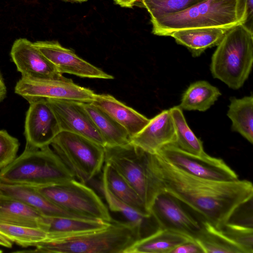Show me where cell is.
Segmentation results:
<instances>
[{"label":"cell","instance_id":"cell-33","mask_svg":"<svg viewBox=\"0 0 253 253\" xmlns=\"http://www.w3.org/2000/svg\"><path fill=\"white\" fill-rule=\"evenodd\" d=\"M19 146L16 138L5 130H0V170L16 159Z\"/></svg>","mask_w":253,"mask_h":253},{"label":"cell","instance_id":"cell-31","mask_svg":"<svg viewBox=\"0 0 253 253\" xmlns=\"http://www.w3.org/2000/svg\"><path fill=\"white\" fill-rule=\"evenodd\" d=\"M205 0H141L140 5L146 9L151 20L164 15L178 12Z\"/></svg>","mask_w":253,"mask_h":253},{"label":"cell","instance_id":"cell-32","mask_svg":"<svg viewBox=\"0 0 253 253\" xmlns=\"http://www.w3.org/2000/svg\"><path fill=\"white\" fill-rule=\"evenodd\" d=\"M220 231L238 245L245 253H253V228L227 222Z\"/></svg>","mask_w":253,"mask_h":253},{"label":"cell","instance_id":"cell-19","mask_svg":"<svg viewBox=\"0 0 253 253\" xmlns=\"http://www.w3.org/2000/svg\"><path fill=\"white\" fill-rule=\"evenodd\" d=\"M0 223L39 228L46 231V216L33 207L0 194Z\"/></svg>","mask_w":253,"mask_h":253},{"label":"cell","instance_id":"cell-7","mask_svg":"<svg viewBox=\"0 0 253 253\" xmlns=\"http://www.w3.org/2000/svg\"><path fill=\"white\" fill-rule=\"evenodd\" d=\"M50 145L75 178L85 184L105 163L104 147L79 134L60 131Z\"/></svg>","mask_w":253,"mask_h":253},{"label":"cell","instance_id":"cell-15","mask_svg":"<svg viewBox=\"0 0 253 253\" xmlns=\"http://www.w3.org/2000/svg\"><path fill=\"white\" fill-rule=\"evenodd\" d=\"M10 56L22 77L32 79H51L62 77L55 66L25 38L13 43Z\"/></svg>","mask_w":253,"mask_h":253},{"label":"cell","instance_id":"cell-20","mask_svg":"<svg viewBox=\"0 0 253 253\" xmlns=\"http://www.w3.org/2000/svg\"><path fill=\"white\" fill-rule=\"evenodd\" d=\"M230 29L204 27L182 29L172 32L170 36L178 44L186 46L195 57L207 48L217 46Z\"/></svg>","mask_w":253,"mask_h":253},{"label":"cell","instance_id":"cell-34","mask_svg":"<svg viewBox=\"0 0 253 253\" xmlns=\"http://www.w3.org/2000/svg\"><path fill=\"white\" fill-rule=\"evenodd\" d=\"M238 11L241 24L253 31V0H238Z\"/></svg>","mask_w":253,"mask_h":253},{"label":"cell","instance_id":"cell-9","mask_svg":"<svg viewBox=\"0 0 253 253\" xmlns=\"http://www.w3.org/2000/svg\"><path fill=\"white\" fill-rule=\"evenodd\" d=\"M14 90L29 103L41 98L91 103L96 94L92 90L80 86L63 76L51 79L22 77L17 82Z\"/></svg>","mask_w":253,"mask_h":253},{"label":"cell","instance_id":"cell-37","mask_svg":"<svg viewBox=\"0 0 253 253\" xmlns=\"http://www.w3.org/2000/svg\"><path fill=\"white\" fill-rule=\"evenodd\" d=\"M12 245L13 242L0 232V246L11 248L12 247Z\"/></svg>","mask_w":253,"mask_h":253},{"label":"cell","instance_id":"cell-4","mask_svg":"<svg viewBox=\"0 0 253 253\" xmlns=\"http://www.w3.org/2000/svg\"><path fill=\"white\" fill-rule=\"evenodd\" d=\"M75 178L50 145L25 148L19 156L0 170V182L35 187L62 183Z\"/></svg>","mask_w":253,"mask_h":253},{"label":"cell","instance_id":"cell-22","mask_svg":"<svg viewBox=\"0 0 253 253\" xmlns=\"http://www.w3.org/2000/svg\"><path fill=\"white\" fill-rule=\"evenodd\" d=\"M99 189L104 196L110 210L121 213L126 221L131 223L138 230L142 238L155 232L160 227L151 214L138 211L116 198L101 181Z\"/></svg>","mask_w":253,"mask_h":253},{"label":"cell","instance_id":"cell-38","mask_svg":"<svg viewBox=\"0 0 253 253\" xmlns=\"http://www.w3.org/2000/svg\"><path fill=\"white\" fill-rule=\"evenodd\" d=\"M6 94V88L0 73V102L5 97Z\"/></svg>","mask_w":253,"mask_h":253},{"label":"cell","instance_id":"cell-29","mask_svg":"<svg viewBox=\"0 0 253 253\" xmlns=\"http://www.w3.org/2000/svg\"><path fill=\"white\" fill-rule=\"evenodd\" d=\"M169 111L176 136V141L173 145L192 154L201 156L207 154L204 151L203 142L189 127L182 110L176 106L170 108Z\"/></svg>","mask_w":253,"mask_h":253},{"label":"cell","instance_id":"cell-18","mask_svg":"<svg viewBox=\"0 0 253 253\" xmlns=\"http://www.w3.org/2000/svg\"><path fill=\"white\" fill-rule=\"evenodd\" d=\"M109 115L128 132L130 138L138 133L150 119L108 94H96L91 102Z\"/></svg>","mask_w":253,"mask_h":253},{"label":"cell","instance_id":"cell-21","mask_svg":"<svg viewBox=\"0 0 253 253\" xmlns=\"http://www.w3.org/2000/svg\"><path fill=\"white\" fill-rule=\"evenodd\" d=\"M47 239L55 240L103 229L109 222L98 219L46 216Z\"/></svg>","mask_w":253,"mask_h":253},{"label":"cell","instance_id":"cell-1","mask_svg":"<svg viewBox=\"0 0 253 253\" xmlns=\"http://www.w3.org/2000/svg\"><path fill=\"white\" fill-rule=\"evenodd\" d=\"M155 186L191 209L199 220L220 230L242 205L253 198V185L247 180L218 181L191 175L158 154L149 155Z\"/></svg>","mask_w":253,"mask_h":253},{"label":"cell","instance_id":"cell-24","mask_svg":"<svg viewBox=\"0 0 253 253\" xmlns=\"http://www.w3.org/2000/svg\"><path fill=\"white\" fill-rule=\"evenodd\" d=\"M105 143V147L123 145L130 141L127 131L109 115L91 103H83Z\"/></svg>","mask_w":253,"mask_h":253},{"label":"cell","instance_id":"cell-14","mask_svg":"<svg viewBox=\"0 0 253 253\" xmlns=\"http://www.w3.org/2000/svg\"><path fill=\"white\" fill-rule=\"evenodd\" d=\"M58 121L61 131H67L85 137L105 147L104 141L83 102L56 99H46Z\"/></svg>","mask_w":253,"mask_h":253},{"label":"cell","instance_id":"cell-16","mask_svg":"<svg viewBox=\"0 0 253 253\" xmlns=\"http://www.w3.org/2000/svg\"><path fill=\"white\" fill-rule=\"evenodd\" d=\"M176 139L175 129L169 109L150 119L138 133L130 138V142L148 153L156 154L165 146L173 145Z\"/></svg>","mask_w":253,"mask_h":253},{"label":"cell","instance_id":"cell-27","mask_svg":"<svg viewBox=\"0 0 253 253\" xmlns=\"http://www.w3.org/2000/svg\"><path fill=\"white\" fill-rule=\"evenodd\" d=\"M102 181L110 191L123 202L140 212L150 213L131 185L113 168L106 163L103 167Z\"/></svg>","mask_w":253,"mask_h":253},{"label":"cell","instance_id":"cell-17","mask_svg":"<svg viewBox=\"0 0 253 253\" xmlns=\"http://www.w3.org/2000/svg\"><path fill=\"white\" fill-rule=\"evenodd\" d=\"M0 194L19 200L46 216L88 219L68 212L54 204L34 186L0 182Z\"/></svg>","mask_w":253,"mask_h":253},{"label":"cell","instance_id":"cell-28","mask_svg":"<svg viewBox=\"0 0 253 253\" xmlns=\"http://www.w3.org/2000/svg\"><path fill=\"white\" fill-rule=\"evenodd\" d=\"M202 227L194 239L202 248L204 253H245L220 230L208 222L201 221Z\"/></svg>","mask_w":253,"mask_h":253},{"label":"cell","instance_id":"cell-26","mask_svg":"<svg viewBox=\"0 0 253 253\" xmlns=\"http://www.w3.org/2000/svg\"><path fill=\"white\" fill-rule=\"evenodd\" d=\"M227 116L232 122L231 130L253 143V96L230 98Z\"/></svg>","mask_w":253,"mask_h":253},{"label":"cell","instance_id":"cell-39","mask_svg":"<svg viewBox=\"0 0 253 253\" xmlns=\"http://www.w3.org/2000/svg\"><path fill=\"white\" fill-rule=\"evenodd\" d=\"M65 1H67L69 2H84L87 1L88 0H64Z\"/></svg>","mask_w":253,"mask_h":253},{"label":"cell","instance_id":"cell-23","mask_svg":"<svg viewBox=\"0 0 253 253\" xmlns=\"http://www.w3.org/2000/svg\"><path fill=\"white\" fill-rule=\"evenodd\" d=\"M194 239L173 231L160 228L134 242L124 253H171L178 246Z\"/></svg>","mask_w":253,"mask_h":253},{"label":"cell","instance_id":"cell-6","mask_svg":"<svg viewBox=\"0 0 253 253\" xmlns=\"http://www.w3.org/2000/svg\"><path fill=\"white\" fill-rule=\"evenodd\" d=\"M105 163L113 168L134 189L150 212L159 193L151 174L149 155L130 142L104 147Z\"/></svg>","mask_w":253,"mask_h":253},{"label":"cell","instance_id":"cell-2","mask_svg":"<svg viewBox=\"0 0 253 253\" xmlns=\"http://www.w3.org/2000/svg\"><path fill=\"white\" fill-rule=\"evenodd\" d=\"M141 236L126 221L112 220L103 229L36 244L32 252L46 253H124Z\"/></svg>","mask_w":253,"mask_h":253},{"label":"cell","instance_id":"cell-35","mask_svg":"<svg viewBox=\"0 0 253 253\" xmlns=\"http://www.w3.org/2000/svg\"><path fill=\"white\" fill-rule=\"evenodd\" d=\"M171 253H204L195 239L186 241L176 247Z\"/></svg>","mask_w":253,"mask_h":253},{"label":"cell","instance_id":"cell-5","mask_svg":"<svg viewBox=\"0 0 253 253\" xmlns=\"http://www.w3.org/2000/svg\"><path fill=\"white\" fill-rule=\"evenodd\" d=\"M238 0H205L186 9L151 19L152 33L170 36L177 30L195 28H231L241 24Z\"/></svg>","mask_w":253,"mask_h":253},{"label":"cell","instance_id":"cell-11","mask_svg":"<svg viewBox=\"0 0 253 253\" xmlns=\"http://www.w3.org/2000/svg\"><path fill=\"white\" fill-rule=\"evenodd\" d=\"M150 212L160 228L178 232L194 239L202 227L200 220L186 210L178 200L166 192L158 194Z\"/></svg>","mask_w":253,"mask_h":253},{"label":"cell","instance_id":"cell-8","mask_svg":"<svg viewBox=\"0 0 253 253\" xmlns=\"http://www.w3.org/2000/svg\"><path fill=\"white\" fill-rule=\"evenodd\" d=\"M35 187L52 203L68 212L88 219L109 222L113 220L108 208L95 192L76 178Z\"/></svg>","mask_w":253,"mask_h":253},{"label":"cell","instance_id":"cell-30","mask_svg":"<svg viewBox=\"0 0 253 253\" xmlns=\"http://www.w3.org/2000/svg\"><path fill=\"white\" fill-rule=\"evenodd\" d=\"M0 232L13 243L22 247H34L47 239L44 230L35 227L0 223Z\"/></svg>","mask_w":253,"mask_h":253},{"label":"cell","instance_id":"cell-25","mask_svg":"<svg viewBox=\"0 0 253 253\" xmlns=\"http://www.w3.org/2000/svg\"><path fill=\"white\" fill-rule=\"evenodd\" d=\"M221 95L218 88L207 81H196L183 93L178 106L182 110L204 112L210 109Z\"/></svg>","mask_w":253,"mask_h":253},{"label":"cell","instance_id":"cell-36","mask_svg":"<svg viewBox=\"0 0 253 253\" xmlns=\"http://www.w3.org/2000/svg\"><path fill=\"white\" fill-rule=\"evenodd\" d=\"M114 3L122 7L131 8L138 5L141 0H113Z\"/></svg>","mask_w":253,"mask_h":253},{"label":"cell","instance_id":"cell-13","mask_svg":"<svg viewBox=\"0 0 253 253\" xmlns=\"http://www.w3.org/2000/svg\"><path fill=\"white\" fill-rule=\"evenodd\" d=\"M33 44L61 74L66 73L90 79H114L113 76L84 60L57 41H37Z\"/></svg>","mask_w":253,"mask_h":253},{"label":"cell","instance_id":"cell-10","mask_svg":"<svg viewBox=\"0 0 253 253\" xmlns=\"http://www.w3.org/2000/svg\"><path fill=\"white\" fill-rule=\"evenodd\" d=\"M157 154L175 167L195 176L223 181L238 179L237 174L222 159L208 154L194 155L173 145H168Z\"/></svg>","mask_w":253,"mask_h":253},{"label":"cell","instance_id":"cell-12","mask_svg":"<svg viewBox=\"0 0 253 253\" xmlns=\"http://www.w3.org/2000/svg\"><path fill=\"white\" fill-rule=\"evenodd\" d=\"M29 104L25 123V148L50 145L61 131L57 118L46 99H39Z\"/></svg>","mask_w":253,"mask_h":253},{"label":"cell","instance_id":"cell-3","mask_svg":"<svg viewBox=\"0 0 253 253\" xmlns=\"http://www.w3.org/2000/svg\"><path fill=\"white\" fill-rule=\"evenodd\" d=\"M253 63V31L239 24L231 28L217 45L210 70L214 78L238 89L248 79Z\"/></svg>","mask_w":253,"mask_h":253}]
</instances>
